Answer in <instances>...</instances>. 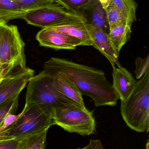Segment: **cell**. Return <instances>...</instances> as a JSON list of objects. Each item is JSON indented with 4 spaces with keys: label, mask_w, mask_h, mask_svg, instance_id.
Segmentation results:
<instances>
[{
    "label": "cell",
    "mask_w": 149,
    "mask_h": 149,
    "mask_svg": "<svg viewBox=\"0 0 149 149\" xmlns=\"http://www.w3.org/2000/svg\"><path fill=\"white\" fill-rule=\"evenodd\" d=\"M43 70L50 74L66 76L78 88L81 94L89 96L96 107L115 106L119 96L104 72L67 59L51 57L44 63Z\"/></svg>",
    "instance_id": "6da1fadb"
},
{
    "label": "cell",
    "mask_w": 149,
    "mask_h": 149,
    "mask_svg": "<svg viewBox=\"0 0 149 149\" xmlns=\"http://www.w3.org/2000/svg\"><path fill=\"white\" fill-rule=\"evenodd\" d=\"M121 102V114L127 126L139 133H148L149 71L137 81L128 97Z\"/></svg>",
    "instance_id": "7a4b0ae2"
},
{
    "label": "cell",
    "mask_w": 149,
    "mask_h": 149,
    "mask_svg": "<svg viewBox=\"0 0 149 149\" xmlns=\"http://www.w3.org/2000/svg\"><path fill=\"white\" fill-rule=\"evenodd\" d=\"M24 48L17 26L0 21V70L3 77L27 68Z\"/></svg>",
    "instance_id": "3957f363"
},
{
    "label": "cell",
    "mask_w": 149,
    "mask_h": 149,
    "mask_svg": "<svg viewBox=\"0 0 149 149\" xmlns=\"http://www.w3.org/2000/svg\"><path fill=\"white\" fill-rule=\"evenodd\" d=\"M21 116L0 133V141L21 139L49 129L54 125L52 111L34 104L25 103Z\"/></svg>",
    "instance_id": "277c9868"
},
{
    "label": "cell",
    "mask_w": 149,
    "mask_h": 149,
    "mask_svg": "<svg viewBox=\"0 0 149 149\" xmlns=\"http://www.w3.org/2000/svg\"><path fill=\"white\" fill-rule=\"evenodd\" d=\"M54 125L70 133L82 136L94 134L96 122L92 113L85 106L66 103L55 108L52 111Z\"/></svg>",
    "instance_id": "5b68a950"
},
{
    "label": "cell",
    "mask_w": 149,
    "mask_h": 149,
    "mask_svg": "<svg viewBox=\"0 0 149 149\" xmlns=\"http://www.w3.org/2000/svg\"><path fill=\"white\" fill-rule=\"evenodd\" d=\"M68 102L55 87L52 76L45 71L34 75L29 81L25 103L50 109L52 113L55 108Z\"/></svg>",
    "instance_id": "8992f818"
},
{
    "label": "cell",
    "mask_w": 149,
    "mask_h": 149,
    "mask_svg": "<svg viewBox=\"0 0 149 149\" xmlns=\"http://www.w3.org/2000/svg\"><path fill=\"white\" fill-rule=\"evenodd\" d=\"M53 3L27 11L22 19L28 24L42 29L67 23L85 22L81 15L70 12L60 5Z\"/></svg>",
    "instance_id": "52a82bcc"
},
{
    "label": "cell",
    "mask_w": 149,
    "mask_h": 149,
    "mask_svg": "<svg viewBox=\"0 0 149 149\" xmlns=\"http://www.w3.org/2000/svg\"><path fill=\"white\" fill-rule=\"evenodd\" d=\"M34 74L33 70L26 68L4 76L0 82V107L19 96Z\"/></svg>",
    "instance_id": "ba28073f"
},
{
    "label": "cell",
    "mask_w": 149,
    "mask_h": 149,
    "mask_svg": "<svg viewBox=\"0 0 149 149\" xmlns=\"http://www.w3.org/2000/svg\"><path fill=\"white\" fill-rule=\"evenodd\" d=\"M36 39L40 46L57 50L75 49L77 46L82 45L78 38L49 28L38 31Z\"/></svg>",
    "instance_id": "9c48e42d"
},
{
    "label": "cell",
    "mask_w": 149,
    "mask_h": 149,
    "mask_svg": "<svg viewBox=\"0 0 149 149\" xmlns=\"http://www.w3.org/2000/svg\"><path fill=\"white\" fill-rule=\"evenodd\" d=\"M86 24L92 45L107 58L113 69L115 68V65L120 66L119 62L120 52L110 40L108 34L92 24L87 23Z\"/></svg>",
    "instance_id": "30bf717a"
},
{
    "label": "cell",
    "mask_w": 149,
    "mask_h": 149,
    "mask_svg": "<svg viewBox=\"0 0 149 149\" xmlns=\"http://www.w3.org/2000/svg\"><path fill=\"white\" fill-rule=\"evenodd\" d=\"M78 14L84 17L87 23L93 25L108 34L110 30L106 10L99 0H94L81 9Z\"/></svg>",
    "instance_id": "8fae6325"
},
{
    "label": "cell",
    "mask_w": 149,
    "mask_h": 149,
    "mask_svg": "<svg viewBox=\"0 0 149 149\" xmlns=\"http://www.w3.org/2000/svg\"><path fill=\"white\" fill-rule=\"evenodd\" d=\"M113 87L121 101L126 100L129 96L137 81L132 74L121 65L113 68Z\"/></svg>",
    "instance_id": "7c38bea8"
},
{
    "label": "cell",
    "mask_w": 149,
    "mask_h": 149,
    "mask_svg": "<svg viewBox=\"0 0 149 149\" xmlns=\"http://www.w3.org/2000/svg\"><path fill=\"white\" fill-rule=\"evenodd\" d=\"M50 74L55 87L67 102L85 106L82 95L73 82L63 74Z\"/></svg>",
    "instance_id": "4fadbf2b"
},
{
    "label": "cell",
    "mask_w": 149,
    "mask_h": 149,
    "mask_svg": "<svg viewBox=\"0 0 149 149\" xmlns=\"http://www.w3.org/2000/svg\"><path fill=\"white\" fill-rule=\"evenodd\" d=\"M48 28L78 38L81 41L82 45H92L91 38L85 21L67 23Z\"/></svg>",
    "instance_id": "5bb4252c"
},
{
    "label": "cell",
    "mask_w": 149,
    "mask_h": 149,
    "mask_svg": "<svg viewBox=\"0 0 149 149\" xmlns=\"http://www.w3.org/2000/svg\"><path fill=\"white\" fill-rule=\"evenodd\" d=\"M132 24H124L110 28L109 38L119 52L129 40L132 33Z\"/></svg>",
    "instance_id": "9a60e30c"
},
{
    "label": "cell",
    "mask_w": 149,
    "mask_h": 149,
    "mask_svg": "<svg viewBox=\"0 0 149 149\" xmlns=\"http://www.w3.org/2000/svg\"><path fill=\"white\" fill-rule=\"evenodd\" d=\"M26 12L12 0H0V21L7 22L13 19H22Z\"/></svg>",
    "instance_id": "2e32d148"
},
{
    "label": "cell",
    "mask_w": 149,
    "mask_h": 149,
    "mask_svg": "<svg viewBox=\"0 0 149 149\" xmlns=\"http://www.w3.org/2000/svg\"><path fill=\"white\" fill-rule=\"evenodd\" d=\"M48 130L46 129L21 139L15 149H44Z\"/></svg>",
    "instance_id": "e0dca14e"
},
{
    "label": "cell",
    "mask_w": 149,
    "mask_h": 149,
    "mask_svg": "<svg viewBox=\"0 0 149 149\" xmlns=\"http://www.w3.org/2000/svg\"><path fill=\"white\" fill-rule=\"evenodd\" d=\"M120 10L128 23L133 24L136 20L137 3L135 0H111Z\"/></svg>",
    "instance_id": "ac0fdd59"
},
{
    "label": "cell",
    "mask_w": 149,
    "mask_h": 149,
    "mask_svg": "<svg viewBox=\"0 0 149 149\" xmlns=\"http://www.w3.org/2000/svg\"><path fill=\"white\" fill-rule=\"evenodd\" d=\"M105 10L110 29L117 25L128 23L122 13L112 1Z\"/></svg>",
    "instance_id": "d6986e66"
},
{
    "label": "cell",
    "mask_w": 149,
    "mask_h": 149,
    "mask_svg": "<svg viewBox=\"0 0 149 149\" xmlns=\"http://www.w3.org/2000/svg\"><path fill=\"white\" fill-rule=\"evenodd\" d=\"M94 0H53V2L60 5L72 13L78 14L79 12Z\"/></svg>",
    "instance_id": "ffe728a7"
},
{
    "label": "cell",
    "mask_w": 149,
    "mask_h": 149,
    "mask_svg": "<svg viewBox=\"0 0 149 149\" xmlns=\"http://www.w3.org/2000/svg\"><path fill=\"white\" fill-rule=\"evenodd\" d=\"M27 12L53 3V0H12Z\"/></svg>",
    "instance_id": "44dd1931"
},
{
    "label": "cell",
    "mask_w": 149,
    "mask_h": 149,
    "mask_svg": "<svg viewBox=\"0 0 149 149\" xmlns=\"http://www.w3.org/2000/svg\"><path fill=\"white\" fill-rule=\"evenodd\" d=\"M18 100L19 96H17L0 107V126L8 114L15 113L18 107Z\"/></svg>",
    "instance_id": "7402d4cb"
},
{
    "label": "cell",
    "mask_w": 149,
    "mask_h": 149,
    "mask_svg": "<svg viewBox=\"0 0 149 149\" xmlns=\"http://www.w3.org/2000/svg\"><path fill=\"white\" fill-rule=\"evenodd\" d=\"M135 73L136 78L140 79L144 74L149 71V55L144 58L137 57L136 59Z\"/></svg>",
    "instance_id": "603a6c76"
},
{
    "label": "cell",
    "mask_w": 149,
    "mask_h": 149,
    "mask_svg": "<svg viewBox=\"0 0 149 149\" xmlns=\"http://www.w3.org/2000/svg\"><path fill=\"white\" fill-rule=\"evenodd\" d=\"M20 140L13 139L0 141V149H15Z\"/></svg>",
    "instance_id": "cb8c5ba5"
},
{
    "label": "cell",
    "mask_w": 149,
    "mask_h": 149,
    "mask_svg": "<svg viewBox=\"0 0 149 149\" xmlns=\"http://www.w3.org/2000/svg\"><path fill=\"white\" fill-rule=\"evenodd\" d=\"M84 149H104V147L100 140H91L89 143Z\"/></svg>",
    "instance_id": "d4e9b609"
},
{
    "label": "cell",
    "mask_w": 149,
    "mask_h": 149,
    "mask_svg": "<svg viewBox=\"0 0 149 149\" xmlns=\"http://www.w3.org/2000/svg\"><path fill=\"white\" fill-rule=\"evenodd\" d=\"M99 1L101 3L103 8L106 9L110 3L111 0H99Z\"/></svg>",
    "instance_id": "484cf974"
},
{
    "label": "cell",
    "mask_w": 149,
    "mask_h": 149,
    "mask_svg": "<svg viewBox=\"0 0 149 149\" xmlns=\"http://www.w3.org/2000/svg\"><path fill=\"white\" fill-rule=\"evenodd\" d=\"M146 148L147 149H149V142L148 141V143H147V145H146Z\"/></svg>",
    "instance_id": "4316f807"
},
{
    "label": "cell",
    "mask_w": 149,
    "mask_h": 149,
    "mask_svg": "<svg viewBox=\"0 0 149 149\" xmlns=\"http://www.w3.org/2000/svg\"><path fill=\"white\" fill-rule=\"evenodd\" d=\"M77 149H84V148H78Z\"/></svg>",
    "instance_id": "83f0119b"
}]
</instances>
